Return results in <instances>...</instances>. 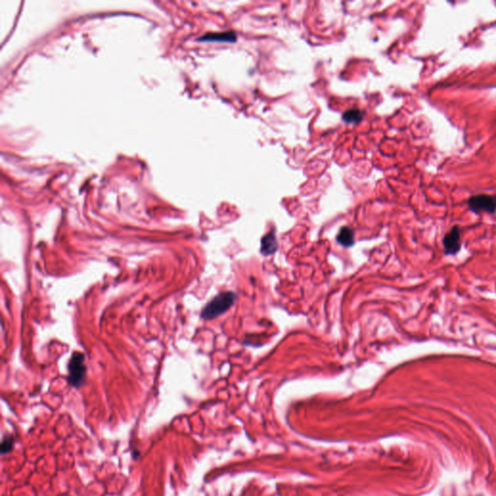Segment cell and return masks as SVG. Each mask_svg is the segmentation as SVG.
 <instances>
[{
	"instance_id": "obj_7",
	"label": "cell",
	"mask_w": 496,
	"mask_h": 496,
	"mask_svg": "<svg viewBox=\"0 0 496 496\" xmlns=\"http://www.w3.org/2000/svg\"><path fill=\"white\" fill-rule=\"evenodd\" d=\"M336 240L338 243L343 245L345 247H350L354 244V231L350 227L344 226L339 230Z\"/></svg>"
},
{
	"instance_id": "obj_1",
	"label": "cell",
	"mask_w": 496,
	"mask_h": 496,
	"mask_svg": "<svg viewBox=\"0 0 496 496\" xmlns=\"http://www.w3.org/2000/svg\"><path fill=\"white\" fill-rule=\"evenodd\" d=\"M236 299V294L233 292L220 293L203 308L201 317L205 320H211L224 314L235 304Z\"/></svg>"
},
{
	"instance_id": "obj_9",
	"label": "cell",
	"mask_w": 496,
	"mask_h": 496,
	"mask_svg": "<svg viewBox=\"0 0 496 496\" xmlns=\"http://www.w3.org/2000/svg\"><path fill=\"white\" fill-rule=\"evenodd\" d=\"M14 447V438L12 436H7L6 438L3 439L2 444H1V453L2 454H7Z\"/></svg>"
},
{
	"instance_id": "obj_8",
	"label": "cell",
	"mask_w": 496,
	"mask_h": 496,
	"mask_svg": "<svg viewBox=\"0 0 496 496\" xmlns=\"http://www.w3.org/2000/svg\"><path fill=\"white\" fill-rule=\"evenodd\" d=\"M363 115L364 113L362 110L350 109L344 113L342 118L346 123H359L363 120Z\"/></svg>"
},
{
	"instance_id": "obj_6",
	"label": "cell",
	"mask_w": 496,
	"mask_h": 496,
	"mask_svg": "<svg viewBox=\"0 0 496 496\" xmlns=\"http://www.w3.org/2000/svg\"><path fill=\"white\" fill-rule=\"evenodd\" d=\"M278 249L277 237L274 231L267 234L261 240V253L265 256L272 255Z\"/></svg>"
},
{
	"instance_id": "obj_2",
	"label": "cell",
	"mask_w": 496,
	"mask_h": 496,
	"mask_svg": "<svg viewBox=\"0 0 496 496\" xmlns=\"http://www.w3.org/2000/svg\"><path fill=\"white\" fill-rule=\"evenodd\" d=\"M68 372H69V383L73 387L79 388L85 381L86 373L84 354L81 352H75L72 355L68 363Z\"/></svg>"
},
{
	"instance_id": "obj_3",
	"label": "cell",
	"mask_w": 496,
	"mask_h": 496,
	"mask_svg": "<svg viewBox=\"0 0 496 496\" xmlns=\"http://www.w3.org/2000/svg\"><path fill=\"white\" fill-rule=\"evenodd\" d=\"M468 206L474 212H489L493 213L496 210V197L486 194H481L471 197L468 201Z\"/></svg>"
},
{
	"instance_id": "obj_5",
	"label": "cell",
	"mask_w": 496,
	"mask_h": 496,
	"mask_svg": "<svg viewBox=\"0 0 496 496\" xmlns=\"http://www.w3.org/2000/svg\"><path fill=\"white\" fill-rule=\"evenodd\" d=\"M203 42H226L235 43L237 41V34L234 31H225L217 33H208L199 39Z\"/></svg>"
},
{
	"instance_id": "obj_4",
	"label": "cell",
	"mask_w": 496,
	"mask_h": 496,
	"mask_svg": "<svg viewBox=\"0 0 496 496\" xmlns=\"http://www.w3.org/2000/svg\"><path fill=\"white\" fill-rule=\"evenodd\" d=\"M444 246L448 254L457 253L460 247V229L455 226L449 232L444 239Z\"/></svg>"
}]
</instances>
